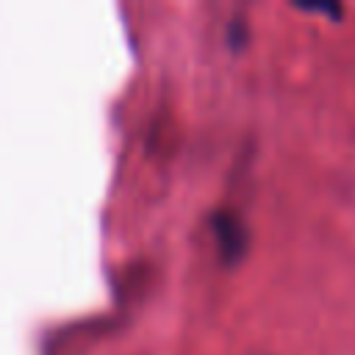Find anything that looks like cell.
Here are the masks:
<instances>
[{
    "label": "cell",
    "instance_id": "obj_1",
    "mask_svg": "<svg viewBox=\"0 0 355 355\" xmlns=\"http://www.w3.org/2000/svg\"><path fill=\"white\" fill-rule=\"evenodd\" d=\"M211 227H214V239L219 247V255L225 263H236L250 244V230L244 225V219L236 211H216L211 216Z\"/></svg>",
    "mask_w": 355,
    "mask_h": 355
}]
</instances>
